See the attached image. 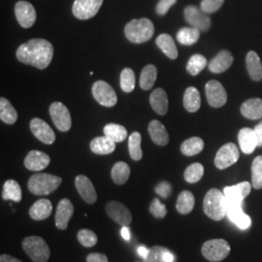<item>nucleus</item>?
Segmentation results:
<instances>
[{
    "label": "nucleus",
    "mask_w": 262,
    "mask_h": 262,
    "mask_svg": "<svg viewBox=\"0 0 262 262\" xmlns=\"http://www.w3.org/2000/svg\"><path fill=\"white\" fill-rule=\"evenodd\" d=\"M54 47L45 39H31L21 44L17 51L18 60L38 69H46L52 62Z\"/></svg>",
    "instance_id": "obj_1"
},
{
    "label": "nucleus",
    "mask_w": 262,
    "mask_h": 262,
    "mask_svg": "<svg viewBox=\"0 0 262 262\" xmlns=\"http://www.w3.org/2000/svg\"><path fill=\"white\" fill-rule=\"evenodd\" d=\"M205 215L214 221H221L227 214V201L224 191L217 188H211L203 201Z\"/></svg>",
    "instance_id": "obj_2"
},
{
    "label": "nucleus",
    "mask_w": 262,
    "mask_h": 262,
    "mask_svg": "<svg viewBox=\"0 0 262 262\" xmlns=\"http://www.w3.org/2000/svg\"><path fill=\"white\" fill-rule=\"evenodd\" d=\"M125 37L132 43L141 44L149 41L155 33V27L150 19L142 18L132 19L124 28Z\"/></svg>",
    "instance_id": "obj_3"
},
{
    "label": "nucleus",
    "mask_w": 262,
    "mask_h": 262,
    "mask_svg": "<svg viewBox=\"0 0 262 262\" xmlns=\"http://www.w3.org/2000/svg\"><path fill=\"white\" fill-rule=\"evenodd\" d=\"M62 179L52 174L38 173L32 175L28 180L29 191L35 195H48L54 192L60 186Z\"/></svg>",
    "instance_id": "obj_4"
},
{
    "label": "nucleus",
    "mask_w": 262,
    "mask_h": 262,
    "mask_svg": "<svg viewBox=\"0 0 262 262\" xmlns=\"http://www.w3.org/2000/svg\"><path fill=\"white\" fill-rule=\"evenodd\" d=\"M23 249L33 262H47L51 252L46 241L39 236H29L23 241Z\"/></svg>",
    "instance_id": "obj_5"
},
{
    "label": "nucleus",
    "mask_w": 262,
    "mask_h": 262,
    "mask_svg": "<svg viewBox=\"0 0 262 262\" xmlns=\"http://www.w3.org/2000/svg\"><path fill=\"white\" fill-rule=\"evenodd\" d=\"M231 248L224 239H212L203 244L201 253L207 260L219 262L224 260L230 253Z\"/></svg>",
    "instance_id": "obj_6"
},
{
    "label": "nucleus",
    "mask_w": 262,
    "mask_h": 262,
    "mask_svg": "<svg viewBox=\"0 0 262 262\" xmlns=\"http://www.w3.org/2000/svg\"><path fill=\"white\" fill-rule=\"evenodd\" d=\"M92 93L94 99L102 106L113 107L117 104L118 97L112 86L105 81H97L93 84Z\"/></svg>",
    "instance_id": "obj_7"
},
{
    "label": "nucleus",
    "mask_w": 262,
    "mask_h": 262,
    "mask_svg": "<svg viewBox=\"0 0 262 262\" xmlns=\"http://www.w3.org/2000/svg\"><path fill=\"white\" fill-rule=\"evenodd\" d=\"M240 158L238 147L233 143H227L217 150L215 158V167L220 170L228 168Z\"/></svg>",
    "instance_id": "obj_8"
},
{
    "label": "nucleus",
    "mask_w": 262,
    "mask_h": 262,
    "mask_svg": "<svg viewBox=\"0 0 262 262\" xmlns=\"http://www.w3.org/2000/svg\"><path fill=\"white\" fill-rule=\"evenodd\" d=\"M50 115L58 130L61 132L70 130L72 125L71 115L66 105L61 102H54L50 106Z\"/></svg>",
    "instance_id": "obj_9"
},
{
    "label": "nucleus",
    "mask_w": 262,
    "mask_h": 262,
    "mask_svg": "<svg viewBox=\"0 0 262 262\" xmlns=\"http://www.w3.org/2000/svg\"><path fill=\"white\" fill-rule=\"evenodd\" d=\"M102 3L103 0H75L72 13L77 19H92L98 13Z\"/></svg>",
    "instance_id": "obj_10"
},
{
    "label": "nucleus",
    "mask_w": 262,
    "mask_h": 262,
    "mask_svg": "<svg viewBox=\"0 0 262 262\" xmlns=\"http://www.w3.org/2000/svg\"><path fill=\"white\" fill-rule=\"evenodd\" d=\"M207 101L213 108H221L227 102V94L219 81L211 80L205 85Z\"/></svg>",
    "instance_id": "obj_11"
},
{
    "label": "nucleus",
    "mask_w": 262,
    "mask_h": 262,
    "mask_svg": "<svg viewBox=\"0 0 262 262\" xmlns=\"http://www.w3.org/2000/svg\"><path fill=\"white\" fill-rule=\"evenodd\" d=\"M15 15L20 27L24 28H31L36 21V11L28 1H19L16 3Z\"/></svg>",
    "instance_id": "obj_12"
},
{
    "label": "nucleus",
    "mask_w": 262,
    "mask_h": 262,
    "mask_svg": "<svg viewBox=\"0 0 262 262\" xmlns=\"http://www.w3.org/2000/svg\"><path fill=\"white\" fill-rule=\"evenodd\" d=\"M184 15L186 20L192 28H198L200 31H207L211 28L210 17L195 6H187L184 11Z\"/></svg>",
    "instance_id": "obj_13"
},
{
    "label": "nucleus",
    "mask_w": 262,
    "mask_h": 262,
    "mask_svg": "<svg viewBox=\"0 0 262 262\" xmlns=\"http://www.w3.org/2000/svg\"><path fill=\"white\" fill-rule=\"evenodd\" d=\"M106 213L117 224L122 225H128L132 222V215L128 208L124 206L121 202L110 201L105 207Z\"/></svg>",
    "instance_id": "obj_14"
},
{
    "label": "nucleus",
    "mask_w": 262,
    "mask_h": 262,
    "mask_svg": "<svg viewBox=\"0 0 262 262\" xmlns=\"http://www.w3.org/2000/svg\"><path fill=\"white\" fill-rule=\"evenodd\" d=\"M30 130L33 135L44 144L51 145L56 141V134L47 122L41 119H32L30 122Z\"/></svg>",
    "instance_id": "obj_15"
},
{
    "label": "nucleus",
    "mask_w": 262,
    "mask_h": 262,
    "mask_svg": "<svg viewBox=\"0 0 262 262\" xmlns=\"http://www.w3.org/2000/svg\"><path fill=\"white\" fill-rule=\"evenodd\" d=\"M243 203H227L228 219L241 230H247L252 225V220L243 212Z\"/></svg>",
    "instance_id": "obj_16"
},
{
    "label": "nucleus",
    "mask_w": 262,
    "mask_h": 262,
    "mask_svg": "<svg viewBox=\"0 0 262 262\" xmlns=\"http://www.w3.org/2000/svg\"><path fill=\"white\" fill-rule=\"evenodd\" d=\"M73 214H74V206L72 202L67 198L61 199L56 208V227L60 230H66L68 227L69 221L71 220Z\"/></svg>",
    "instance_id": "obj_17"
},
{
    "label": "nucleus",
    "mask_w": 262,
    "mask_h": 262,
    "mask_svg": "<svg viewBox=\"0 0 262 262\" xmlns=\"http://www.w3.org/2000/svg\"><path fill=\"white\" fill-rule=\"evenodd\" d=\"M252 184L242 182L238 185L225 187L224 193L227 203H243L244 199L251 193Z\"/></svg>",
    "instance_id": "obj_18"
},
{
    "label": "nucleus",
    "mask_w": 262,
    "mask_h": 262,
    "mask_svg": "<svg viewBox=\"0 0 262 262\" xmlns=\"http://www.w3.org/2000/svg\"><path fill=\"white\" fill-rule=\"evenodd\" d=\"M75 186L80 196L88 204H94L97 200V194L92 181L84 175H79L75 179Z\"/></svg>",
    "instance_id": "obj_19"
},
{
    "label": "nucleus",
    "mask_w": 262,
    "mask_h": 262,
    "mask_svg": "<svg viewBox=\"0 0 262 262\" xmlns=\"http://www.w3.org/2000/svg\"><path fill=\"white\" fill-rule=\"evenodd\" d=\"M51 162V159L47 154L40 150L29 151L25 159V166L30 171H41L47 168Z\"/></svg>",
    "instance_id": "obj_20"
},
{
    "label": "nucleus",
    "mask_w": 262,
    "mask_h": 262,
    "mask_svg": "<svg viewBox=\"0 0 262 262\" xmlns=\"http://www.w3.org/2000/svg\"><path fill=\"white\" fill-rule=\"evenodd\" d=\"M238 141L241 150L246 155H251L255 148L258 147L257 137L254 129L250 127H243L238 133Z\"/></svg>",
    "instance_id": "obj_21"
},
{
    "label": "nucleus",
    "mask_w": 262,
    "mask_h": 262,
    "mask_svg": "<svg viewBox=\"0 0 262 262\" xmlns=\"http://www.w3.org/2000/svg\"><path fill=\"white\" fill-rule=\"evenodd\" d=\"M233 63V56L230 52L223 50L210 61L209 70L215 74H220L226 71Z\"/></svg>",
    "instance_id": "obj_22"
},
{
    "label": "nucleus",
    "mask_w": 262,
    "mask_h": 262,
    "mask_svg": "<svg viewBox=\"0 0 262 262\" xmlns=\"http://www.w3.org/2000/svg\"><path fill=\"white\" fill-rule=\"evenodd\" d=\"M150 103L154 111L160 116H164L168 111V96L161 88L156 89L150 95Z\"/></svg>",
    "instance_id": "obj_23"
},
{
    "label": "nucleus",
    "mask_w": 262,
    "mask_h": 262,
    "mask_svg": "<svg viewBox=\"0 0 262 262\" xmlns=\"http://www.w3.org/2000/svg\"><path fill=\"white\" fill-rule=\"evenodd\" d=\"M149 133L152 142L159 146H166L169 143V134L165 126L158 121L154 120L149 123Z\"/></svg>",
    "instance_id": "obj_24"
},
{
    "label": "nucleus",
    "mask_w": 262,
    "mask_h": 262,
    "mask_svg": "<svg viewBox=\"0 0 262 262\" xmlns=\"http://www.w3.org/2000/svg\"><path fill=\"white\" fill-rule=\"evenodd\" d=\"M241 114L249 120H260L262 119V99L251 98L245 101L241 106Z\"/></svg>",
    "instance_id": "obj_25"
},
{
    "label": "nucleus",
    "mask_w": 262,
    "mask_h": 262,
    "mask_svg": "<svg viewBox=\"0 0 262 262\" xmlns=\"http://www.w3.org/2000/svg\"><path fill=\"white\" fill-rule=\"evenodd\" d=\"M246 66L251 79L254 82L262 80V63L258 55L254 51H250L246 56Z\"/></svg>",
    "instance_id": "obj_26"
},
{
    "label": "nucleus",
    "mask_w": 262,
    "mask_h": 262,
    "mask_svg": "<svg viewBox=\"0 0 262 262\" xmlns=\"http://www.w3.org/2000/svg\"><path fill=\"white\" fill-rule=\"evenodd\" d=\"M53 211V205L48 199H40L29 209V215L34 221L46 220Z\"/></svg>",
    "instance_id": "obj_27"
},
{
    "label": "nucleus",
    "mask_w": 262,
    "mask_h": 262,
    "mask_svg": "<svg viewBox=\"0 0 262 262\" xmlns=\"http://www.w3.org/2000/svg\"><path fill=\"white\" fill-rule=\"evenodd\" d=\"M91 150L96 155H110L116 149V142L107 136L96 137L91 142Z\"/></svg>",
    "instance_id": "obj_28"
},
{
    "label": "nucleus",
    "mask_w": 262,
    "mask_h": 262,
    "mask_svg": "<svg viewBox=\"0 0 262 262\" xmlns=\"http://www.w3.org/2000/svg\"><path fill=\"white\" fill-rule=\"evenodd\" d=\"M156 43L158 47L171 59H176L178 57V49L171 35L163 33L157 38Z\"/></svg>",
    "instance_id": "obj_29"
},
{
    "label": "nucleus",
    "mask_w": 262,
    "mask_h": 262,
    "mask_svg": "<svg viewBox=\"0 0 262 262\" xmlns=\"http://www.w3.org/2000/svg\"><path fill=\"white\" fill-rule=\"evenodd\" d=\"M184 106L189 113H195L201 106V97L196 88H187L184 94Z\"/></svg>",
    "instance_id": "obj_30"
},
{
    "label": "nucleus",
    "mask_w": 262,
    "mask_h": 262,
    "mask_svg": "<svg viewBox=\"0 0 262 262\" xmlns=\"http://www.w3.org/2000/svg\"><path fill=\"white\" fill-rule=\"evenodd\" d=\"M194 204V195L188 190H184L179 194L176 209L181 215H187L193 210Z\"/></svg>",
    "instance_id": "obj_31"
},
{
    "label": "nucleus",
    "mask_w": 262,
    "mask_h": 262,
    "mask_svg": "<svg viewBox=\"0 0 262 262\" xmlns=\"http://www.w3.org/2000/svg\"><path fill=\"white\" fill-rule=\"evenodd\" d=\"M111 176L115 184L122 186L124 185L130 176V168L127 163L119 161L113 166Z\"/></svg>",
    "instance_id": "obj_32"
},
{
    "label": "nucleus",
    "mask_w": 262,
    "mask_h": 262,
    "mask_svg": "<svg viewBox=\"0 0 262 262\" xmlns=\"http://www.w3.org/2000/svg\"><path fill=\"white\" fill-rule=\"evenodd\" d=\"M0 120L7 124H14L18 120V113L10 103L9 100L1 97L0 99Z\"/></svg>",
    "instance_id": "obj_33"
},
{
    "label": "nucleus",
    "mask_w": 262,
    "mask_h": 262,
    "mask_svg": "<svg viewBox=\"0 0 262 262\" xmlns=\"http://www.w3.org/2000/svg\"><path fill=\"white\" fill-rule=\"evenodd\" d=\"M158 77V69L152 64L145 66L141 72L140 86L144 91H149L156 83Z\"/></svg>",
    "instance_id": "obj_34"
},
{
    "label": "nucleus",
    "mask_w": 262,
    "mask_h": 262,
    "mask_svg": "<svg viewBox=\"0 0 262 262\" xmlns=\"http://www.w3.org/2000/svg\"><path fill=\"white\" fill-rule=\"evenodd\" d=\"M204 149V141L199 137H191L184 141L181 145V151L187 157H192L200 154Z\"/></svg>",
    "instance_id": "obj_35"
},
{
    "label": "nucleus",
    "mask_w": 262,
    "mask_h": 262,
    "mask_svg": "<svg viewBox=\"0 0 262 262\" xmlns=\"http://www.w3.org/2000/svg\"><path fill=\"white\" fill-rule=\"evenodd\" d=\"M200 37V30L196 28H183L177 32L179 43L186 46L195 44Z\"/></svg>",
    "instance_id": "obj_36"
},
{
    "label": "nucleus",
    "mask_w": 262,
    "mask_h": 262,
    "mask_svg": "<svg viewBox=\"0 0 262 262\" xmlns=\"http://www.w3.org/2000/svg\"><path fill=\"white\" fill-rule=\"evenodd\" d=\"M2 198L4 200H13L15 202H20L21 200V188L19 183L15 180H8L3 186Z\"/></svg>",
    "instance_id": "obj_37"
},
{
    "label": "nucleus",
    "mask_w": 262,
    "mask_h": 262,
    "mask_svg": "<svg viewBox=\"0 0 262 262\" xmlns=\"http://www.w3.org/2000/svg\"><path fill=\"white\" fill-rule=\"evenodd\" d=\"M105 136L109 137L116 143H120L125 140L127 137V130L124 126L117 123H108L104 126Z\"/></svg>",
    "instance_id": "obj_38"
},
{
    "label": "nucleus",
    "mask_w": 262,
    "mask_h": 262,
    "mask_svg": "<svg viewBox=\"0 0 262 262\" xmlns=\"http://www.w3.org/2000/svg\"><path fill=\"white\" fill-rule=\"evenodd\" d=\"M141 141L142 136L139 132L131 133L128 138V150L131 159L135 161H138L143 157V151L141 149Z\"/></svg>",
    "instance_id": "obj_39"
},
{
    "label": "nucleus",
    "mask_w": 262,
    "mask_h": 262,
    "mask_svg": "<svg viewBox=\"0 0 262 262\" xmlns=\"http://www.w3.org/2000/svg\"><path fill=\"white\" fill-rule=\"evenodd\" d=\"M207 66L206 57L200 54L190 56L187 64V72L190 75L195 76L199 74Z\"/></svg>",
    "instance_id": "obj_40"
},
{
    "label": "nucleus",
    "mask_w": 262,
    "mask_h": 262,
    "mask_svg": "<svg viewBox=\"0 0 262 262\" xmlns=\"http://www.w3.org/2000/svg\"><path fill=\"white\" fill-rule=\"evenodd\" d=\"M204 175V167L201 163H192L190 164L185 171L184 177L187 183L189 184H195L199 182Z\"/></svg>",
    "instance_id": "obj_41"
},
{
    "label": "nucleus",
    "mask_w": 262,
    "mask_h": 262,
    "mask_svg": "<svg viewBox=\"0 0 262 262\" xmlns=\"http://www.w3.org/2000/svg\"><path fill=\"white\" fill-rule=\"evenodd\" d=\"M252 186L255 189L262 188V156L253 159L252 164Z\"/></svg>",
    "instance_id": "obj_42"
},
{
    "label": "nucleus",
    "mask_w": 262,
    "mask_h": 262,
    "mask_svg": "<svg viewBox=\"0 0 262 262\" xmlns=\"http://www.w3.org/2000/svg\"><path fill=\"white\" fill-rule=\"evenodd\" d=\"M121 88L124 93H131L135 89V74L131 68H124L121 73Z\"/></svg>",
    "instance_id": "obj_43"
},
{
    "label": "nucleus",
    "mask_w": 262,
    "mask_h": 262,
    "mask_svg": "<svg viewBox=\"0 0 262 262\" xmlns=\"http://www.w3.org/2000/svg\"><path fill=\"white\" fill-rule=\"evenodd\" d=\"M78 241L85 248H92L97 244V236L90 229H82L77 234Z\"/></svg>",
    "instance_id": "obj_44"
},
{
    "label": "nucleus",
    "mask_w": 262,
    "mask_h": 262,
    "mask_svg": "<svg viewBox=\"0 0 262 262\" xmlns=\"http://www.w3.org/2000/svg\"><path fill=\"white\" fill-rule=\"evenodd\" d=\"M168 251L165 247L154 246L149 250L148 256L144 259L145 262H163V255Z\"/></svg>",
    "instance_id": "obj_45"
},
{
    "label": "nucleus",
    "mask_w": 262,
    "mask_h": 262,
    "mask_svg": "<svg viewBox=\"0 0 262 262\" xmlns=\"http://www.w3.org/2000/svg\"><path fill=\"white\" fill-rule=\"evenodd\" d=\"M150 212L157 219H163L167 214L166 206L162 204L158 198H155L150 203Z\"/></svg>",
    "instance_id": "obj_46"
},
{
    "label": "nucleus",
    "mask_w": 262,
    "mask_h": 262,
    "mask_svg": "<svg viewBox=\"0 0 262 262\" xmlns=\"http://www.w3.org/2000/svg\"><path fill=\"white\" fill-rule=\"evenodd\" d=\"M224 2L225 0H202L200 8L206 14L214 13L223 6Z\"/></svg>",
    "instance_id": "obj_47"
},
{
    "label": "nucleus",
    "mask_w": 262,
    "mask_h": 262,
    "mask_svg": "<svg viewBox=\"0 0 262 262\" xmlns=\"http://www.w3.org/2000/svg\"><path fill=\"white\" fill-rule=\"evenodd\" d=\"M177 0H159L156 11L159 16H164L165 14H167L169 9L176 4Z\"/></svg>",
    "instance_id": "obj_48"
},
{
    "label": "nucleus",
    "mask_w": 262,
    "mask_h": 262,
    "mask_svg": "<svg viewBox=\"0 0 262 262\" xmlns=\"http://www.w3.org/2000/svg\"><path fill=\"white\" fill-rule=\"evenodd\" d=\"M156 192L162 198H167L172 192V187L168 182H161L156 187Z\"/></svg>",
    "instance_id": "obj_49"
},
{
    "label": "nucleus",
    "mask_w": 262,
    "mask_h": 262,
    "mask_svg": "<svg viewBox=\"0 0 262 262\" xmlns=\"http://www.w3.org/2000/svg\"><path fill=\"white\" fill-rule=\"evenodd\" d=\"M86 262H108V258L103 253H92L86 256Z\"/></svg>",
    "instance_id": "obj_50"
},
{
    "label": "nucleus",
    "mask_w": 262,
    "mask_h": 262,
    "mask_svg": "<svg viewBox=\"0 0 262 262\" xmlns=\"http://www.w3.org/2000/svg\"><path fill=\"white\" fill-rule=\"evenodd\" d=\"M253 129H254V132L257 137V142H258L257 146L262 147V121Z\"/></svg>",
    "instance_id": "obj_51"
},
{
    "label": "nucleus",
    "mask_w": 262,
    "mask_h": 262,
    "mask_svg": "<svg viewBox=\"0 0 262 262\" xmlns=\"http://www.w3.org/2000/svg\"><path fill=\"white\" fill-rule=\"evenodd\" d=\"M0 262H21L18 258L13 257L9 254H1L0 256Z\"/></svg>",
    "instance_id": "obj_52"
},
{
    "label": "nucleus",
    "mask_w": 262,
    "mask_h": 262,
    "mask_svg": "<svg viewBox=\"0 0 262 262\" xmlns=\"http://www.w3.org/2000/svg\"><path fill=\"white\" fill-rule=\"evenodd\" d=\"M121 234L122 237L125 240V241H128L130 239V230L128 228L127 225H124L122 226V230H121Z\"/></svg>",
    "instance_id": "obj_53"
},
{
    "label": "nucleus",
    "mask_w": 262,
    "mask_h": 262,
    "mask_svg": "<svg viewBox=\"0 0 262 262\" xmlns=\"http://www.w3.org/2000/svg\"><path fill=\"white\" fill-rule=\"evenodd\" d=\"M137 253L139 254V256H141L143 259H145L148 256V254H149V250L145 246H140L137 249Z\"/></svg>",
    "instance_id": "obj_54"
},
{
    "label": "nucleus",
    "mask_w": 262,
    "mask_h": 262,
    "mask_svg": "<svg viewBox=\"0 0 262 262\" xmlns=\"http://www.w3.org/2000/svg\"><path fill=\"white\" fill-rule=\"evenodd\" d=\"M175 259L173 253H171L170 251H167L166 253H164L163 255V262H173Z\"/></svg>",
    "instance_id": "obj_55"
},
{
    "label": "nucleus",
    "mask_w": 262,
    "mask_h": 262,
    "mask_svg": "<svg viewBox=\"0 0 262 262\" xmlns=\"http://www.w3.org/2000/svg\"><path fill=\"white\" fill-rule=\"evenodd\" d=\"M136 262H141V261H136ZM144 262H145V261H144Z\"/></svg>",
    "instance_id": "obj_56"
}]
</instances>
